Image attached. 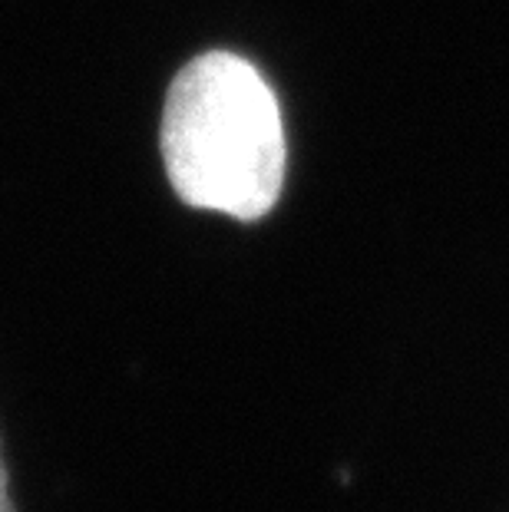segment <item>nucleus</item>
<instances>
[{"mask_svg":"<svg viewBox=\"0 0 509 512\" xmlns=\"http://www.w3.org/2000/svg\"><path fill=\"white\" fill-rule=\"evenodd\" d=\"M162 159L176 195L192 209L255 222L285 185L281 110L252 63L229 50L186 63L166 93Z\"/></svg>","mask_w":509,"mask_h":512,"instance_id":"1","label":"nucleus"},{"mask_svg":"<svg viewBox=\"0 0 509 512\" xmlns=\"http://www.w3.org/2000/svg\"><path fill=\"white\" fill-rule=\"evenodd\" d=\"M0 512H14V503H10V493H7V470H4V460H0Z\"/></svg>","mask_w":509,"mask_h":512,"instance_id":"2","label":"nucleus"}]
</instances>
